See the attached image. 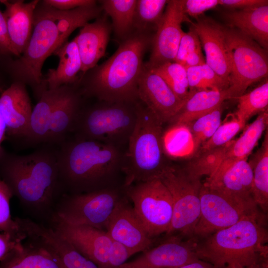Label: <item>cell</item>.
Returning <instances> with one entry per match:
<instances>
[{"instance_id":"f5cc1de1","label":"cell","mask_w":268,"mask_h":268,"mask_svg":"<svg viewBox=\"0 0 268 268\" xmlns=\"http://www.w3.org/2000/svg\"><path fill=\"white\" fill-rule=\"evenodd\" d=\"M6 133V126L5 121L0 112V154L3 150L1 145L4 139Z\"/></svg>"},{"instance_id":"e575fe53","label":"cell","mask_w":268,"mask_h":268,"mask_svg":"<svg viewBox=\"0 0 268 268\" xmlns=\"http://www.w3.org/2000/svg\"><path fill=\"white\" fill-rule=\"evenodd\" d=\"M237 109L233 114L241 122H246L253 116L268 110V80L265 78L263 83L248 93L237 98Z\"/></svg>"},{"instance_id":"ab89813d","label":"cell","mask_w":268,"mask_h":268,"mask_svg":"<svg viewBox=\"0 0 268 268\" xmlns=\"http://www.w3.org/2000/svg\"><path fill=\"white\" fill-rule=\"evenodd\" d=\"M165 81L175 95L185 101L189 94L187 70L182 65L168 62L152 68Z\"/></svg>"},{"instance_id":"7a4b0ae2","label":"cell","mask_w":268,"mask_h":268,"mask_svg":"<svg viewBox=\"0 0 268 268\" xmlns=\"http://www.w3.org/2000/svg\"><path fill=\"white\" fill-rule=\"evenodd\" d=\"M266 214L245 217L196 241L200 260L213 268H243L268 261Z\"/></svg>"},{"instance_id":"b9f144b4","label":"cell","mask_w":268,"mask_h":268,"mask_svg":"<svg viewBox=\"0 0 268 268\" xmlns=\"http://www.w3.org/2000/svg\"><path fill=\"white\" fill-rule=\"evenodd\" d=\"M230 115L231 118L221 124L213 135L201 144L200 151L225 145L244 128L246 124L240 122L233 114Z\"/></svg>"},{"instance_id":"3957f363","label":"cell","mask_w":268,"mask_h":268,"mask_svg":"<svg viewBox=\"0 0 268 268\" xmlns=\"http://www.w3.org/2000/svg\"><path fill=\"white\" fill-rule=\"evenodd\" d=\"M57 151L60 182L73 191L87 193L106 187L122 171L123 152L113 145L75 138Z\"/></svg>"},{"instance_id":"d6986e66","label":"cell","mask_w":268,"mask_h":268,"mask_svg":"<svg viewBox=\"0 0 268 268\" xmlns=\"http://www.w3.org/2000/svg\"><path fill=\"white\" fill-rule=\"evenodd\" d=\"M191 23L204 51L206 64L229 86L230 67L223 26L206 17Z\"/></svg>"},{"instance_id":"816d5d0a","label":"cell","mask_w":268,"mask_h":268,"mask_svg":"<svg viewBox=\"0 0 268 268\" xmlns=\"http://www.w3.org/2000/svg\"><path fill=\"white\" fill-rule=\"evenodd\" d=\"M176 268H213L208 263L201 260H198L191 263Z\"/></svg>"},{"instance_id":"7bdbcfd3","label":"cell","mask_w":268,"mask_h":268,"mask_svg":"<svg viewBox=\"0 0 268 268\" xmlns=\"http://www.w3.org/2000/svg\"><path fill=\"white\" fill-rule=\"evenodd\" d=\"M201 47L196 31L191 26L187 32L183 33L174 62L183 66L187 58L197 51L202 49Z\"/></svg>"},{"instance_id":"d4e9b609","label":"cell","mask_w":268,"mask_h":268,"mask_svg":"<svg viewBox=\"0 0 268 268\" xmlns=\"http://www.w3.org/2000/svg\"><path fill=\"white\" fill-rule=\"evenodd\" d=\"M228 27L237 29L266 50L268 48V5L223 13Z\"/></svg>"},{"instance_id":"277c9868","label":"cell","mask_w":268,"mask_h":268,"mask_svg":"<svg viewBox=\"0 0 268 268\" xmlns=\"http://www.w3.org/2000/svg\"><path fill=\"white\" fill-rule=\"evenodd\" d=\"M0 179L27 205H45L60 183L57 151L43 147L26 155L0 154Z\"/></svg>"},{"instance_id":"ba28073f","label":"cell","mask_w":268,"mask_h":268,"mask_svg":"<svg viewBox=\"0 0 268 268\" xmlns=\"http://www.w3.org/2000/svg\"><path fill=\"white\" fill-rule=\"evenodd\" d=\"M229 58L228 99L244 94L252 84L268 77V50L236 29L223 26Z\"/></svg>"},{"instance_id":"ac0fdd59","label":"cell","mask_w":268,"mask_h":268,"mask_svg":"<svg viewBox=\"0 0 268 268\" xmlns=\"http://www.w3.org/2000/svg\"><path fill=\"white\" fill-rule=\"evenodd\" d=\"M253 173L247 159L222 165L203 183L233 200L248 206L259 208L252 193Z\"/></svg>"},{"instance_id":"f546056e","label":"cell","mask_w":268,"mask_h":268,"mask_svg":"<svg viewBox=\"0 0 268 268\" xmlns=\"http://www.w3.org/2000/svg\"><path fill=\"white\" fill-rule=\"evenodd\" d=\"M49 7L58 31L59 47L67 41L68 37L76 29L82 27L89 21L99 17L102 10L101 6L96 4L68 10Z\"/></svg>"},{"instance_id":"2e32d148","label":"cell","mask_w":268,"mask_h":268,"mask_svg":"<svg viewBox=\"0 0 268 268\" xmlns=\"http://www.w3.org/2000/svg\"><path fill=\"white\" fill-rule=\"evenodd\" d=\"M124 197L117 205L106 228L113 241L127 247L134 254L151 248L155 242L151 237Z\"/></svg>"},{"instance_id":"7c38bea8","label":"cell","mask_w":268,"mask_h":268,"mask_svg":"<svg viewBox=\"0 0 268 268\" xmlns=\"http://www.w3.org/2000/svg\"><path fill=\"white\" fill-rule=\"evenodd\" d=\"M200 215L192 238L201 239L230 227L248 215L262 212L239 202L202 183L200 193Z\"/></svg>"},{"instance_id":"8992f818","label":"cell","mask_w":268,"mask_h":268,"mask_svg":"<svg viewBox=\"0 0 268 268\" xmlns=\"http://www.w3.org/2000/svg\"><path fill=\"white\" fill-rule=\"evenodd\" d=\"M59 47V33L49 6L39 0L34 14L30 40L23 53L6 61L8 72L14 79L29 85L39 98L47 87L42 69L47 58Z\"/></svg>"},{"instance_id":"9a60e30c","label":"cell","mask_w":268,"mask_h":268,"mask_svg":"<svg viewBox=\"0 0 268 268\" xmlns=\"http://www.w3.org/2000/svg\"><path fill=\"white\" fill-rule=\"evenodd\" d=\"M138 99L163 124L170 123L185 101L178 97L153 69L143 66L138 83Z\"/></svg>"},{"instance_id":"7dc6e473","label":"cell","mask_w":268,"mask_h":268,"mask_svg":"<svg viewBox=\"0 0 268 268\" xmlns=\"http://www.w3.org/2000/svg\"><path fill=\"white\" fill-rule=\"evenodd\" d=\"M10 55H13L6 22L0 10V56L5 57Z\"/></svg>"},{"instance_id":"836d02e7","label":"cell","mask_w":268,"mask_h":268,"mask_svg":"<svg viewBox=\"0 0 268 268\" xmlns=\"http://www.w3.org/2000/svg\"><path fill=\"white\" fill-rule=\"evenodd\" d=\"M162 145L165 155L171 158H181L194 153L192 137L185 124H172L163 132Z\"/></svg>"},{"instance_id":"4dcf8cb0","label":"cell","mask_w":268,"mask_h":268,"mask_svg":"<svg viewBox=\"0 0 268 268\" xmlns=\"http://www.w3.org/2000/svg\"><path fill=\"white\" fill-rule=\"evenodd\" d=\"M268 124L267 110L259 114L238 139L231 141L225 160L221 165L247 159L267 127Z\"/></svg>"},{"instance_id":"6da1fadb","label":"cell","mask_w":268,"mask_h":268,"mask_svg":"<svg viewBox=\"0 0 268 268\" xmlns=\"http://www.w3.org/2000/svg\"><path fill=\"white\" fill-rule=\"evenodd\" d=\"M152 39L145 32L137 31L123 40L107 61L83 74V93L107 102L138 101L143 57Z\"/></svg>"},{"instance_id":"30bf717a","label":"cell","mask_w":268,"mask_h":268,"mask_svg":"<svg viewBox=\"0 0 268 268\" xmlns=\"http://www.w3.org/2000/svg\"><path fill=\"white\" fill-rule=\"evenodd\" d=\"M124 189L148 234L155 238L166 234L172 219L173 201L169 190L161 180L157 178L139 182Z\"/></svg>"},{"instance_id":"4316f807","label":"cell","mask_w":268,"mask_h":268,"mask_svg":"<svg viewBox=\"0 0 268 268\" xmlns=\"http://www.w3.org/2000/svg\"><path fill=\"white\" fill-rule=\"evenodd\" d=\"M66 85L55 89L47 88L42 92L31 113L29 131L26 137L30 142H48L51 117Z\"/></svg>"},{"instance_id":"f907efd6","label":"cell","mask_w":268,"mask_h":268,"mask_svg":"<svg viewBox=\"0 0 268 268\" xmlns=\"http://www.w3.org/2000/svg\"><path fill=\"white\" fill-rule=\"evenodd\" d=\"M205 64V61L202 52V49L199 50L190 55L186 59L183 66L185 68L194 67Z\"/></svg>"},{"instance_id":"8fae6325","label":"cell","mask_w":268,"mask_h":268,"mask_svg":"<svg viewBox=\"0 0 268 268\" xmlns=\"http://www.w3.org/2000/svg\"><path fill=\"white\" fill-rule=\"evenodd\" d=\"M125 196L111 186L75 194L66 201L57 220L67 224L106 229L117 205Z\"/></svg>"},{"instance_id":"74e56055","label":"cell","mask_w":268,"mask_h":268,"mask_svg":"<svg viewBox=\"0 0 268 268\" xmlns=\"http://www.w3.org/2000/svg\"><path fill=\"white\" fill-rule=\"evenodd\" d=\"M189 92L226 90L228 86L207 64L186 68Z\"/></svg>"},{"instance_id":"ffe728a7","label":"cell","mask_w":268,"mask_h":268,"mask_svg":"<svg viewBox=\"0 0 268 268\" xmlns=\"http://www.w3.org/2000/svg\"><path fill=\"white\" fill-rule=\"evenodd\" d=\"M32 111L26 85L13 81L0 96V112L6 133L14 137L27 136Z\"/></svg>"},{"instance_id":"f1b7e54d","label":"cell","mask_w":268,"mask_h":268,"mask_svg":"<svg viewBox=\"0 0 268 268\" xmlns=\"http://www.w3.org/2000/svg\"><path fill=\"white\" fill-rule=\"evenodd\" d=\"M0 268H61L57 261L43 245L24 246L18 243L0 261Z\"/></svg>"},{"instance_id":"ee69618b","label":"cell","mask_w":268,"mask_h":268,"mask_svg":"<svg viewBox=\"0 0 268 268\" xmlns=\"http://www.w3.org/2000/svg\"><path fill=\"white\" fill-rule=\"evenodd\" d=\"M132 255L133 254L125 245L112 240L106 268H118Z\"/></svg>"},{"instance_id":"83f0119b","label":"cell","mask_w":268,"mask_h":268,"mask_svg":"<svg viewBox=\"0 0 268 268\" xmlns=\"http://www.w3.org/2000/svg\"><path fill=\"white\" fill-rule=\"evenodd\" d=\"M228 99L226 90L189 92L184 105L170 123L187 124L215 109Z\"/></svg>"},{"instance_id":"1f68e13d","label":"cell","mask_w":268,"mask_h":268,"mask_svg":"<svg viewBox=\"0 0 268 268\" xmlns=\"http://www.w3.org/2000/svg\"><path fill=\"white\" fill-rule=\"evenodd\" d=\"M252 170L254 200L266 214L268 208V134H265L261 147L248 162Z\"/></svg>"},{"instance_id":"bcb514c9","label":"cell","mask_w":268,"mask_h":268,"mask_svg":"<svg viewBox=\"0 0 268 268\" xmlns=\"http://www.w3.org/2000/svg\"><path fill=\"white\" fill-rule=\"evenodd\" d=\"M44 3L60 10H68L77 7L96 4L93 0H44Z\"/></svg>"},{"instance_id":"7402d4cb","label":"cell","mask_w":268,"mask_h":268,"mask_svg":"<svg viewBox=\"0 0 268 268\" xmlns=\"http://www.w3.org/2000/svg\"><path fill=\"white\" fill-rule=\"evenodd\" d=\"M26 234L34 235L54 256L61 268H100L86 258L55 230L39 226L31 222H23Z\"/></svg>"},{"instance_id":"44dd1931","label":"cell","mask_w":268,"mask_h":268,"mask_svg":"<svg viewBox=\"0 0 268 268\" xmlns=\"http://www.w3.org/2000/svg\"><path fill=\"white\" fill-rule=\"evenodd\" d=\"M39 0L25 2L22 0H0L5 6V19L13 56L19 57L32 35L34 14Z\"/></svg>"},{"instance_id":"9c48e42d","label":"cell","mask_w":268,"mask_h":268,"mask_svg":"<svg viewBox=\"0 0 268 268\" xmlns=\"http://www.w3.org/2000/svg\"><path fill=\"white\" fill-rule=\"evenodd\" d=\"M159 179L169 190L173 201V216L166 236L179 235L192 238L200 215L201 179L184 168L169 165Z\"/></svg>"},{"instance_id":"60d3db41","label":"cell","mask_w":268,"mask_h":268,"mask_svg":"<svg viewBox=\"0 0 268 268\" xmlns=\"http://www.w3.org/2000/svg\"><path fill=\"white\" fill-rule=\"evenodd\" d=\"M13 194L7 184L0 179V231L22 239L24 236L20 221L12 219L10 201Z\"/></svg>"},{"instance_id":"d590c367","label":"cell","mask_w":268,"mask_h":268,"mask_svg":"<svg viewBox=\"0 0 268 268\" xmlns=\"http://www.w3.org/2000/svg\"><path fill=\"white\" fill-rule=\"evenodd\" d=\"M230 142L220 147L200 151L184 168L192 176L198 178L203 176L212 177L224 161Z\"/></svg>"},{"instance_id":"e0dca14e","label":"cell","mask_w":268,"mask_h":268,"mask_svg":"<svg viewBox=\"0 0 268 268\" xmlns=\"http://www.w3.org/2000/svg\"><path fill=\"white\" fill-rule=\"evenodd\" d=\"M55 231L100 268H106L112 240L106 231L57 220Z\"/></svg>"},{"instance_id":"484cf974","label":"cell","mask_w":268,"mask_h":268,"mask_svg":"<svg viewBox=\"0 0 268 268\" xmlns=\"http://www.w3.org/2000/svg\"><path fill=\"white\" fill-rule=\"evenodd\" d=\"M53 55L59 59L56 68L49 69L44 82L48 89L57 88L64 85H72L78 81L77 74L81 71L82 63L74 38L58 48Z\"/></svg>"},{"instance_id":"603a6c76","label":"cell","mask_w":268,"mask_h":268,"mask_svg":"<svg viewBox=\"0 0 268 268\" xmlns=\"http://www.w3.org/2000/svg\"><path fill=\"white\" fill-rule=\"evenodd\" d=\"M110 31L105 17L99 16L94 22L81 27L74 38L81 60L83 74L96 66L105 55Z\"/></svg>"},{"instance_id":"f35d334b","label":"cell","mask_w":268,"mask_h":268,"mask_svg":"<svg viewBox=\"0 0 268 268\" xmlns=\"http://www.w3.org/2000/svg\"><path fill=\"white\" fill-rule=\"evenodd\" d=\"M168 0H136L134 28L137 32H145L146 29L155 25L157 28L163 14V10Z\"/></svg>"},{"instance_id":"c3c4849f","label":"cell","mask_w":268,"mask_h":268,"mask_svg":"<svg viewBox=\"0 0 268 268\" xmlns=\"http://www.w3.org/2000/svg\"><path fill=\"white\" fill-rule=\"evenodd\" d=\"M219 5L230 9H240L268 5V0H219Z\"/></svg>"},{"instance_id":"db71d44e","label":"cell","mask_w":268,"mask_h":268,"mask_svg":"<svg viewBox=\"0 0 268 268\" xmlns=\"http://www.w3.org/2000/svg\"><path fill=\"white\" fill-rule=\"evenodd\" d=\"M243 268H268V261H265Z\"/></svg>"},{"instance_id":"681fc988","label":"cell","mask_w":268,"mask_h":268,"mask_svg":"<svg viewBox=\"0 0 268 268\" xmlns=\"http://www.w3.org/2000/svg\"><path fill=\"white\" fill-rule=\"evenodd\" d=\"M22 239L12 236L0 233V261L10 252Z\"/></svg>"},{"instance_id":"cb8c5ba5","label":"cell","mask_w":268,"mask_h":268,"mask_svg":"<svg viewBox=\"0 0 268 268\" xmlns=\"http://www.w3.org/2000/svg\"><path fill=\"white\" fill-rule=\"evenodd\" d=\"M72 85H66L64 92L52 114L48 143L61 145L66 135L73 131L80 113L81 93Z\"/></svg>"},{"instance_id":"4fadbf2b","label":"cell","mask_w":268,"mask_h":268,"mask_svg":"<svg viewBox=\"0 0 268 268\" xmlns=\"http://www.w3.org/2000/svg\"><path fill=\"white\" fill-rule=\"evenodd\" d=\"M184 0H168L165 10L152 39V52L145 66L155 68L174 62L184 31L182 24L189 22L184 10Z\"/></svg>"},{"instance_id":"f6af8a7d","label":"cell","mask_w":268,"mask_h":268,"mask_svg":"<svg viewBox=\"0 0 268 268\" xmlns=\"http://www.w3.org/2000/svg\"><path fill=\"white\" fill-rule=\"evenodd\" d=\"M219 5V0H184V10L187 15L198 18L205 11Z\"/></svg>"},{"instance_id":"d6a6232c","label":"cell","mask_w":268,"mask_h":268,"mask_svg":"<svg viewBox=\"0 0 268 268\" xmlns=\"http://www.w3.org/2000/svg\"><path fill=\"white\" fill-rule=\"evenodd\" d=\"M137 0H101V7L111 16L112 27L116 37L125 40L134 28L135 8Z\"/></svg>"},{"instance_id":"8d00e7d4","label":"cell","mask_w":268,"mask_h":268,"mask_svg":"<svg viewBox=\"0 0 268 268\" xmlns=\"http://www.w3.org/2000/svg\"><path fill=\"white\" fill-rule=\"evenodd\" d=\"M222 104L200 117L196 120L185 124L191 134L194 153L201 144L208 140L221 124Z\"/></svg>"},{"instance_id":"5bb4252c","label":"cell","mask_w":268,"mask_h":268,"mask_svg":"<svg viewBox=\"0 0 268 268\" xmlns=\"http://www.w3.org/2000/svg\"><path fill=\"white\" fill-rule=\"evenodd\" d=\"M196 241L179 235L167 236L157 246L118 268H176L200 260Z\"/></svg>"},{"instance_id":"5b68a950","label":"cell","mask_w":268,"mask_h":268,"mask_svg":"<svg viewBox=\"0 0 268 268\" xmlns=\"http://www.w3.org/2000/svg\"><path fill=\"white\" fill-rule=\"evenodd\" d=\"M163 124L141 101L134 131L124 152L122 172L124 187L160 178L170 165L162 145Z\"/></svg>"},{"instance_id":"52a82bcc","label":"cell","mask_w":268,"mask_h":268,"mask_svg":"<svg viewBox=\"0 0 268 268\" xmlns=\"http://www.w3.org/2000/svg\"><path fill=\"white\" fill-rule=\"evenodd\" d=\"M139 103L100 101L81 110L73 129L75 138L95 140L122 149L128 144L135 127Z\"/></svg>"}]
</instances>
